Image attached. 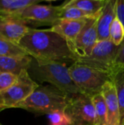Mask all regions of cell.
Instances as JSON below:
<instances>
[{"instance_id": "obj_16", "label": "cell", "mask_w": 124, "mask_h": 125, "mask_svg": "<svg viewBox=\"0 0 124 125\" xmlns=\"http://www.w3.org/2000/svg\"><path fill=\"white\" fill-rule=\"evenodd\" d=\"M112 81L114 83L119 105L120 125H124V67H116L112 74Z\"/></svg>"}, {"instance_id": "obj_20", "label": "cell", "mask_w": 124, "mask_h": 125, "mask_svg": "<svg viewBox=\"0 0 124 125\" xmlns=\"http://www.w3.org/2000/svg\"><path fill=\"white\" fill-rule=\"evenodd\" d=\"M61 19L80 20V19H87V18H89L96 15H89L88 13L83 11L82 10L79 8L71 7V6H66L64 4H61Z\"/></svg>"}, {"instance_id": "obj_24", "label": "cell", "mask_w": 124, "mask_h": 125, "mask_svg": "<svg viewBox=\"0 0 124 125\" xmlns=\"http://www.w3.org/2000/svg\"><path fill=\"white\" fill-rule=\"evenodd\" d=\"M115 66L116 67H124V39L118 48L115 59Z\"/></svg>"}, {"instance_id": "obj_10", "label": "cell", "mask_w": 124, "mask_h": 125, "mask_svg": "<svg viewBox=\"0 0 124 125\" xmlns=\"http://www.w3.org/2000/svg\"><path fill=\"white\" fill-rule=\"evenodd\" d=\"M31 29L23 21L18 18L0 17V35L18 44Z\"/></svg>"}, {"instance_id": "obj_26", "label": "cell", "mask_w": 124, "mask_h": 125, "mask_svg": "<svg viewBox=\"0 0 124 125\" xmlns=\"http://www.w3.org/2000/svg\"><path fill=\"white\" fill-rule=\"evenodd\" d=\"M1 111H3V110H2V109H1V108H0V112H1Z\"/></svg>"}, {"instance_id": "obj_19", "label": "cell", "mask_w": 124, "mask_h": 125, "mask_svg": "<svg viewBox=\"0 0 124 125\" xmlns=\"http://www.w3.org/2000/svg\"><path fill=\"white\" fill-rule=\"evenodd\" d=\"M28 55L29 54L26 52V51L18 44L14 43L0 35V56H23Z\"/></svg>"}, {"instance_id": "obj_11", "label": "cell", "mask_w": 124, "mask_h": 125, "mask_svg": "<svg viewBox=\"0 0 124 125\" xmlns=\"http://www.w3.org/2000/svg\"><path fill=\"white\" fill-rule=\"evenodd\" d=\"M102 94L107 106V125H120V105L113 81L105 83Z\"/></svg>"}, {"instance_id": "obj_7", "label": "cell", "mask_w": 124, "mask_h": 125, "mask_svg": "<svg viewBox=\"0 0 124 125\" xmlns=\"http://www.w3.org/2000/svg\"><path fill=\"white\" fill-rule=\"evenodd\" d=\"M64 113L70 125H94L95 109L92 98L80 94L70 97Z\"/></svg>"}, {"instance_id": "obj_27", "label": "cell", "mask_w": 124, "mask_h": 125, "mask_svg": "<svg viewBox=\"0 0 124 125\" xmlns=\"http://www.w3.org/2000/svg\"><path fill=\"white\" fill-rule=\"evenodd\" d=\"M0 125H1V123H0Z\"/></svg>"}, {"instance_id": "obj_3", "label": "cell", "mask_w": 124, "mask_h": 125, "mask_svg": "<svg viewBox=\"0 0 124 125\" xmlns=\"http://www.w3.org/2000/svg\"><path fill=\"white\" fill-rule=\"evenodd\" d=\"M70 97L51 85L39 86L24 101L15 108L26 110L37 114H52L64 111Z\"/></svg>"}, {"instance_id": "obj_2", "label": "cell", "mask_w": 124, "mask_h": 125, "mask_svg": "<svg viewBox=\"0 0 124 125\" xmlns=\"http://www.w3.org/2000/svg\"><path fill=\"white\" fill-rule=\"evenodd\" d=\"M28 73L36 82H47L69 97L82 94L71 78L66 64L44 62L32 58Z\"/></svg>"}, {"instance_id": "obj_18", "label": "cell", "mask_w": 124, "mask_h": 125, "mask_svg": "<svg viewBox=\"0 0 124 125\" xmlns=\"http://www.w3.org/2000/svg\"><path fill=\"white\" fill-rule=\"evenodd\" d=\"M95 109L94 125H107V111L105 98L102 94H99L92 97Z\"/></svg>"}, {"instance_id": "obj_23", "label": "cell", "mask_w": 124, "mask_h": 125, "mask_svg": "<svg viewBox=\"0 0 124 125\" xmlns=\"http://www.w3.org/2000/svg\"><path fill=\"white\" fill-rule=\"evenodd\" d=\"M50 125H70L64 111H57L49 115Z\"/></svg>"}, {"instance_id": "obj_8", "label": "cell", "mask_w": 124, "mask_h": 125, "mask_svg": "<svg viewBox=\"0 0 124 125\" xmlns=\"http://www.w3.org/2000/svg\"><path fill=\"white\" fill-rule=\"evenodd\" d=\"M101 12L102 11L95 16L86 19V23L75 42L70 47L77 59L90 55L98 42L97 24Z\"/></svg>"}, {"instance_id": "obj_21", "label": "cell", "mask_w": 124, "mask_h": 125, "mask_svg": "<svg viewBox=\"0 0 124 125\" xmlns=\"http://www.w3.org/2000/svg\"><path fill=\"white\" fill-rule=\"evenodd\" d=\"M124 39V26L121 21L117 18L113 20L110 29V40L119 46Z\"/></svg>"}, {"instance_id": "obj_25", "label": "cell", "mask_w": 124, "mask_h": 125, "mask_svg": "<svg viewBox=\"0 0 124 125\" xmlns=\"http://www.w3.org/2000/svg\"><path fill=\"white\" fill-rule=\"evenodd\" d=\"M116 16L124 26V0H117Z\"/></svg>"}, {"instance_id": "obj_13", "label": "cell", "mask_w": 124, "mask_h": 125, "mask_svg": "<svg viewBox=\"0 0 124 125\" xmlns=\"http://www.w3.org/2000/svg\"><path fill=\"white\" fill-rule=\"evenodd\" d=\"M117 0H107L98 20V41L110 39V29L113 20L116 18Z\"/></svg>"}, {"instance_id": "obj_1", "label": "cell", "mask_w": 124, "mask_h": 125, "mask_svg": "<svg viewBox=\"0 0 124 125\" xmlns=\"http://www.w3.org/2000/svg\"><path fill=\"white\" fill-rule=\"evenodd\" d=\"M19 45L30 56L39 61L72 64L77 59L67 40L50 28L48 29L31 28L20 41Z\"/></svg>"}, {"instance_id": "obj_22", "label": "cell", "mask_w": 124, "mask_h": 125, "mask_svg": "<svg viewBox=\"0 0 124 125\" xmlns=\"http://www.w3.org/2000/svg\"><path fill=\"white\" fill-rule=\"evenodd\" d=\"M18 75L0 71V93L10 88L17 80Z\"/></svg>"}, {"instance_id": "obj_14", "label": "cell", "mask_w": 124, "mask_h": 125, "mask_svg": "<svg viewBox=\"0 0 124 125\" xmlns=\"http://www.w3.org/2000/svg\"><path fill=\"white\" fill-rule=\"evenodd\" d=\"M32 57L23 56H0V71L19 75L23 70H28Z\"/></svg>"}, {"instance_id": "obj_17", "label": "cell", "mask_w": 124, "mask_h": 125, "mask_svg": "<svg viewBox=\"0 0 124 125\" xmlns=\"http://www.w3.org/2000/svg\"><path fill=\"white\" fill-rule=\"evenodd\" d=\"M107 0H71L64 3L66 6L79 8L91 15H95L102 10Z\"/></svg>"}, {"instance_id": "obj_6", "label": "cell", "mask_w": 124, "mask_h": 125, "mask_svg": "<svg viewBox=\"0 0 124 125\" xmlns=\"http://www.w3.org/2000/svg\"><path fill=\"white\" fill-rule=\"evenodd\" d=\"M39 86L31 78L28 70H23L10 88L0 93V108L2 110L15 108L18 103L27 99Z\"/></svg>"}, {"instance_id": "obj_5", "label": "cell", "mask_w": 124, "mask_h": 125, "mask_svg": "<svg viewBox=\"0 0 124 125\" xmlns=\"http://www.w3.org/2000/svg\"><path fill=\"white\" fill-rule=\"evenodd\" d=\"M118 48L110 39L98 41L90 55L77 59L76 62L112 75L116 68Z\"/></svg>"}, {"instance_id": "obj_12", "label": "cell", "mask_w": 124, "mask_h": 125, "mask_svg": "<svg viewBox=\"0 0 124 125\" xmlns=\"http://www.w3.org/2000/svg\"><path fill=\"white\" fill-rule=\"evenodd\" d=\"M86 19L67 20L60 19L53 26L51 29L64 37L68 42L69 48L75 42L77 37L83 27ZM71 49V48H70Z\"/></svg>"}, {"instance_id": "obj_4", "label": "cell", "mask_w": 124, "mask_h": 125, "mask_svg": "<svg viewBox=\"0 0 124 125\" xmlns=\"http://www.w3.org/2000/svg\"><path fill=\"white\" fill-rule=\"evenodd\" d=\"M69 71L74 83L83 94L93 97L101 94L105 83L112 81V75L77 62L69 67Z\"/></svg>"}, {"instance_id": "obj_9", "label": "cell", "mask_w": 124, "mask_h": 125, "mask_svg": "<svg viewBox=\"0 0 124 125\" xmlns=\"http://www.w3.org/2000/svg\"><path fill=\"white\" fill-rule=\"evenodd\" d=\"M61 5L53 6L35 4L26 7L18 19L26 24L31 23L37 26L51 25L53 26L61 19Z\"/></svg>"}, {"instance_id": "obj_15", "label": "cell", "mask_w": 124, "mask_h": 125, "mask_svg": "<svg viewBox=\"0 0 124 125\" xmlns=\"http://www.w3.org/2000/svg\"><path fill=\"white\" fill-rule=\"evenodd\" d=\"M39 2V0H0V17L18 19L26 7Z\"/></svg>"}, {"instance_id": "obj_28", "label": "cell", "mask_w": 124, "mask_h": 125, "mask_svg": "<svg viewBox=\"0 0 124 125\" xmlns=\"http://www.w3.org/2000/svg\"></svg>"}]
</instances>
